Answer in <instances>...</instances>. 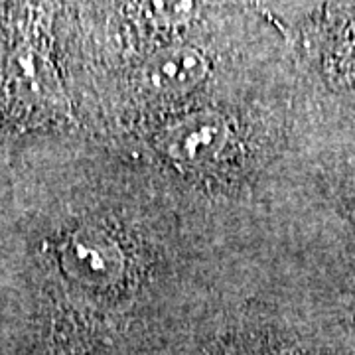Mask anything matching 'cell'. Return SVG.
<instances>
[{"label":"cell","instance_id":"obj_1","mask_svg":"<svg viewBox=\"0 0 355 355\" xmlns=\"http://www.w3.org/2000/svg\"><path fill=\"white\" fill-rule=\"evenodd\" d=\"M62 266L65 275L81 286L109 288L123 279L125 257L109 233L97 227H81L64 243Z\"/></svg>","mask_w":355,"mask_h":355},{"label":"cell","instance_id":"obj_2","mask_svg":"<svg viewBox=\"0 0 355 355\" xmlns=\"http://www.w3.org/2000/svg\"><path fill=\"white\" fill-rule=\"evenodd\" d=\"M160 142L176 164L203 168L223 154L229 142V127L217 113L198 111L166 128Z\"/></svg>","mask_w":355,"mask_h":355},{"label":"cell","instance_id":"obj_3","mask_svg":"<svg viewBox=\"0 0 355 355\" xmlns=\"http://www.w3.org/2000/svg\"><path fill=\"white\" fill-rule=\"evenodd\" d=\"M207 73V62L193 48H168L154 53L140 69V83L154 95H180Z\"/></svg>","mask_w":355,"mask_h":355}]
</instances>
